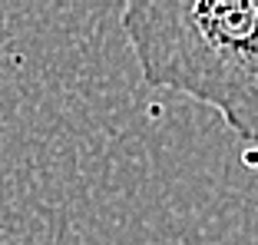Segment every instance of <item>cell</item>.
I'll return each instance as SVG.
<instances>
[{"instance_id": "cell-1", "label": "cell", "mask_w": 258, "mask_h": 245, "mask_svg": "<svg viewBox=\"0 0 258 245\" xmlns=\"http://www.w3.org/2000/svg\"><path fill=\"white\" fill-rule=\"evenodd\" d=\"M119 23L152 90L215 106L258 146V0H129Z\"/></svg>"}]
</instances>
